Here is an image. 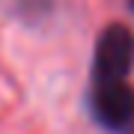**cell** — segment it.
<instances>
[{
	"mask_svg": "<svg viewBox=\"0 0 134 134\" xmlns=\"http://www.w3.org/2000/svg\"><path fill=\"white\" fill-rule=\"evenodd\" d=\"M0 6L24 24H42L54 9V0H0Z\"/></svg>",
	"mask_w": 134,
	"mask_h": 134,
	"instance_id": "obj_3",
	"label": "cell"
},
{
	"mask_svg": "<svg viewBox=\"0 0 134 134\" xmlns=\"http://www.w3.org/2000/svg\"><path fill=\"white\" fill-rule=\"evenodd\" d=\"M92 119L107 131L128 128L134 122V86L125 81H92L90 92Z\"/></svg>",
	"mask_w": 134,
	"mask_h": 134,
	"instance_id": "obj_2",
	"label": "cell"
},
{
	"mask_svg": "<svg viewBox=\"0 0 134 134\" xmlns=\"http://www.w3.org/2000/svg\"><path fill=\"white\" fill-rule=\"evenodd\" d=\"M125 131H128V134H134V122H131V125H128V128H125Z\"/></svg>",
	"mask_w": 134,
	"mask_h": 134,
	"instance_id": "obj_5",
	"label": "cell"
},
{
	"mask_svg": "<svg viewBox=\"0 0 134 134\" xmlns=\"http://www.w3.org/2000/svg\"><path fill=\"white\" fill-rule=\"evenodd\" d=\"M134 66V30L128 24H107L98 33L92 54V81H125Z\"/></svg>",
	"mask_w": 134,
	"mask_h": 134,
	"instance_id": "obj_1",
	"label": "cell"
},
{
	"mask_svg": "<svg viewBox=\"0 0 134 134\" xmlns=\"http://www.w3.org/2000/svg\"><path fill=\"white\" fill-rule=\"evenodd\" d=\"M125 3H128V9H131V12H134V0H125Z\"/></svg>",
	"mask_w": 134,
	"mask_h": 134,
	"instance_id": "obj_4",
	"label": "cell"
}]
</instances>
